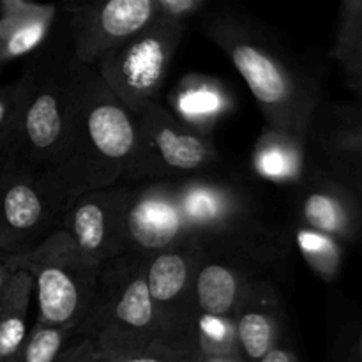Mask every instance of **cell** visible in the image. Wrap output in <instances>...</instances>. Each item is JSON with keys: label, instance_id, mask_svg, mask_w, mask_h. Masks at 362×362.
<instances>
[{"label": "cell", "instance_id": "cell-1", "mask_svg": "<svg viewBox=\"0 0 362 362\" xmlns=\"http://www.w3.org/2000/svg\"><path fill=\"white\" fill-rule=\"evenodd\" d=\"M197 20L198 30L246 81L265 126L310 138L320 106V81L313 69L297 62L265 27L239 11L209 6Z\"/></svg>", "mask_w": 362, "mask_h": 362}, {"label": "cell", "instance_id": "cell-2", "mask_svg": "<svg viewBox=\"0 0 362 362\" xmlns=\"http://www.w3.org/2000/svg\"><path fill=\"white\" fill-rule=\"evenodd\" d=\"M136 115L94 67L74 62L62 145L49 177L67 198L122 182L136 147Z\"/></svg>", "mask_w": 362, "mask_h": 362}, {"label": "cell", "instance_id": "cell-3", "mask_svg": "<svg viewBox=\"0 0 362 362\" xmlns=\"http://www.w3.org/2000/svg\"><path fill=\"white\" fill-rule=\"evenodd\" d=\"M173 189L187 230L205 250L237 258L264 276L292 253L290 230L265 221L239 184L200 175L173 180Z\"/></svg>", "mask_w": 362, "mask_h": 362}, {"label": "cell", "instance_id": "cell-4", "mask_svg": "<svg viewBox=\"0 0 362 362\" xmlns=\"http://www.w3.org/2000/svg\"><path fill=\"white\" fill-rule=\"evenodd\" d=\"M74 62L66 21L60 13L53 34L25 59L23 71L16 80L18 127L9 158L20 159L48 175L62 145Z\"/></svg>", "mask_w": 362, "mask_h": 362}, {"label": "cell", "instance_id": "cell-5", "mask_svg": "<svg viewBox=\"0 0 362 362\" xmlns=\"http://www.w3.org/2000/svg\"><path fill=\"white\" fill-rule=\"evenodd\" d=\"M76 336L88 339L106 361L158 341L159 315L145 281L144 258L124 253L101 264L94 297Z\"/></svg>", "mask_w": 362, "mask_h": 362}, {"label": "cell", "instance_id": "cell-6", "mask_svg": "<svg viewBox=\"0 0 362 362\" xmlns=\"http://www.w3.org/2000/svg\"><path fill=\"white\" fill-rule=\"evenodd\" d=\"M136 126V147L124 184L212 175L221 166L223 158L212 136L184 126L161 101L141 108Z\"/></svg>", "mask_w": 362, "mask_h": 362}, {"label": "cell", "instance_id": "cell-7", "mask_svg": "<svg viewBox=\"0 0 362 362\" xmlns=\"http://www.w3.org/2000/svg\"><path fill=\"white\" fill-rule=\"evenodd\" d=\"M9 260L13 267L30 274L37 304L35 320L76 331L94 297L101 265L81 255L62 230L28 255Z\"/></svg>", "mask_w": 362, "mask_h": 362}, {"label": "cell", "instance_id": "cell-8", "mask_svg": "<svg viewBox=\"0 0 362 362\" xmlns=\"http://www.w3.org/2000/svg\"><path fill=\"white\" fill-rule=\"evenodd\" d=\"M69 198L46 172L9 158L0 172V253L23 257L62 226Z\"/></svg>", "mask_w": 362, "mask_h": 362}, {"label": "cell", "instance_id": "cell-9", "mask_svg": "<svg viewBox=\"0 0 362 362\" xmlns=\"http://www.w3.org/2000/svg\"><path fill=\"white\" fill-rule=\"evenodd\" d=\"M186 28V23L158 16L94 66L106 87L134 115L151 103L159 101V92Z\"/></svg>", "mask_w": 362, "mask_h": 362}, {"label": "cell", "instance_id": "cell-10", "mask_svg": "<svg viewBox=\"0 0 362 362\" xmlns=\"http://www.w3.org/2000/svg\"><path fill=\"white\" fill-rule=\"evenodd\" d=\"M73 59L94 67L99 60L158 18L156 0H106L60 6Z\"/></svg>", "mask_w": 362, "mask_h": 362}, {"label": "cell", "instance_id": "cell-11", "mask_svg": "<svg viewBox=\"0 0 362 362\" xmlns=\"http://www.w3.org/2000/svg\"><path fill=\"white\" fill-rule=\"evenodd\" d=\"M129 184H113L85 191L69 202L62 230L81 255L105 264L126 253V211Z\"/></svg>", "mask_w": 362, "mask_h": 362}, {"label": "cell", "instance_id": "cell-12", "mask_svg": "<svg viewBox=\"0 0 362 362\" xmlns=\"http://www.w3.org/2000/svg\"><path fill=\"white\" fill-rule=\"evenodd\" d=\"M296 223L338 239L345 246L362 240V198L315 165L293 187Z\"/></svg>", "mask_w": 362, "mask_h": 362}, {"label": "cell", "instance_id": "cell-13", "mask_svg": "<svg viewBox=\"0 0 362 362\" xmlns=\"http://www.w3.org/2000/svg\"><path fill=\"white\" fill-rule=\"evenodd\" d=\"M202 246L189 233L182 243L144 258L145 281L159 315V338L168 343L193 311V285Z\"/></svg>", "mask_w": 362, "mask_h": 362}, {"label": "cell", "instance_id": "cell-14", "mask_svg": "<svg viewBox=\"0 0 362 362\" xmlns=\"http://www.w3.org/2000/svg\"><path fill=\"white\" fill-rule=\"evenodd\" d=\"M310 159L362 198V98L318 106L308 138Z\"/></svg>", "mask_w": 362, "mask_h": 362}, {"label": "cell", "instance_id": "cell-15", "mask_svg": "<svg viewBox=\"0 0 362 362\" xmlns=\"http://www.w3.org/2000/svg\"><path fill=\"white\" fill-rule=\"evenodd\" d=\"M189 237L173 180L131 186L126 211V253L147 258Z\"/></svg>", "mask_w": 362, "mask_h": 362}, {"label": "cell", "instance_id": "cell-16", "mask_svg": "<svg viewBox=\"0 0 362 362\" xmlns=\"http://www.w3.org/2000/svg\"><path fill=\"white\" fill-rule=\"evenodd\" d=\"M237 345L246 362H258L283 339V306L278 288L269 278L247 285L233 311Z\"/></svg>", "mask_w": 362, "mask_h": 362}, {"label": "cell", "instance_id": "cell-17", "mask_svg": "<svg viewBox=\"0 0 362 362\" xmlns=\"http://www.w3.org/2000/svg\"><path fill=\"white\" fill-rule=\"evenodd\" d=\"M257 278L267 276L237 258L202 247L193 285L194 310L214 317L232 318L244 290Z\"/></svg>", "mask_w": 362, "mask_h": 362}, {"label": "cell", "instance_id": "cell-18", "mask_svg": "<svg viewBox=\"0 0 362 362\" xmlns=\"http://www.w3.org/2000/svg\"><path fill=\"white\" fill-rule=\"evenodd\" d=\"M60 6L28 0H0V66L28 59L55 30Z\"/></svg>", "mask_w": 362, "mask_h": 362}, {"label": "cell", "instance_id": "cell-19", "mask_svg": "<svg viewBox=\"0 0 362 362\" xmlns=\"http://www.w3.org/2000/svg\"><path fill=\"white\" fill-rule=\"evenodd\" d=\"M166 108L184 126L212 136L216 126L233 110V98L228 87L218 78L191 73L170 92V105Z\"/></svg>", "mask_w": 362, "mask_h": 362}, {"label": "cell", "instance_id": "cell-20", "mask_svg": "<svg viewBox=\"0 0 362 362\" xmlns=\"http://www.w3.org/2000/svg\"><path fill=\"white\" fill-rule=\"evenodd\" d=\"M308 138L264 126L251 152V168L262 180L296 187L310 166Z\"/></svg>", "mask_w": 362, "mask_h": 362}, {"label": "cell", "instance_id": "cell-21", "mask_svg": "<svg viewBox=\"0 0 362 362\" xmlns=\"http://www.w3.org/2000/svg\"><path fill=\"white\" fill-rule=\"evenodd\" d=\"M34 299V283L23 269L14 267L0 297V362H13L28 334V313Z\"/></svg>", "mask_w": 362, "mask_h": 362}, {"label": "cell", "instance_id": "cell-22", "mask_svg": "<svg viewBox=\"0 0 362 362\" xmlns=\"http://www.w3.org/2000/svg\"><path fill=\"white\" fill-rule=\"evenodd\" d=\"M331 57L346 87L362 98V0H345L339 6Z\"/></svg>", "mask_w": 362, "mask_h": 362}, {"label": "cell", "instance_id": "cell-23", "mask_svg": "<svg viewBox=\"0 0 362 362\" xmlns=\"http://www.w3.org/2000/svg\"><path fill=\"white\" fill-rule=\"evenodd\" d=\"M292 246L297 247L308 267L325 283H332L341 274L345 262V244L325 233L296 223L290 230Z\"/></svg>", "mask_w": 362, "mask_h": 362}, {"label": "cell", "instance_id": "cell-24", "mask_svg": "<svg viewBox=\"0 0 362 362\" xmlns=\"http://www.w3.org/2000/svg\"><path fill=\"white\" fill-rule=\"evenodd\" d=\"M74 336V329L35 320L13 362H55Z\"/></svg>", "mask_w": 362, "mask_h": 362}, {"label": "cell", "instance_id": "cell-25", "mask_svg": "<svg viewBox=\"0 0 362 362\" xmlns=\"http://www.w3.org/2000/svg\"><path fill=\"white\" fill-rule=\"evenodd\" d=\"M18 101L16 81L0 87V154L7 159L13 154L16 141Z\"/></svg>", "mask_w": 362, "mask_h": 362}, {"label": "cell", "instance_id": "cell-26", "mask_svg": "<svg viewBox=\"0 0 362 362\" xmlns=\"http://www.w3.org/2000/svg\"><path fill=\"white\" fill-rule=\"evenodd\" d=\"M209 6V0H156L158 16L186 25L189 20L200 16Z\"/></svg>", "mask_w": 362, "mask_h": 362}, {"label": "cell", "instance_id": "cell-27", "mask_svg": "<svg viewBox=\"0 0 362 362\" xmlns=\"http://www.w3.org/2000/svg\"><path fill=\"white\" fill-rule=\"evenodd\" d=\"M108 362H186V357L163 343H152L147 349Z\"/></svg>", "mask_w": 362, "mask_h": 362}, {"label": "cell", "instance_id": "cell-28", "mask_svg": "<svg viewBox=\"0 0 362 362\" xmlns=\"http://www.w3.org/2000/svg\"><path fill=\"white\" fill-rule=\"evenodd\" d=\"M55 362H108L88 339L74 336Z\"/></svg>", "mask_w": 362, "mask_h": 362}, {"label": "cell", "instance_id": "cell-29", "mask_svg": "<svg viewBox=\"0 0 362 362\" xmlns=\"http://www.w3.org/2000/svg\"><path fill=\"white\" fill-rule=\"evenodd\" d=\"M258 362H299L296 350L290 349L285 341H279L274 349L269 350Z\"/></svg>", "mask_w": 362, "mask_h": 362}, {"label": "cell", "instance_id": "cell-30", "mask_svg": "<svg viewBox=\"0 0 362 362\" xmlns=\"http://www.w3.org/2000/svg\"><path fill=\"white\" fill-rule=\"evenodd\" d=\"M13 272H14V267H13V264H11L9 257H6V255L0 253V297H2L4 290H6L7 283H9Z\"/></svg>", "mask_w": 362, "mask_h": 362}, {"label": "cell", "instance_id": "cell-31", "mask_svg": "<svg viewBox=\"0 0 362 362\" xmlns=\"http://www.w3.org/2000/svg\"><path fill=\"white\" fill-rule=\"evenodd\" d=\"M350 362H362V318L350 346Z\"/></svg>", "mask_w": 362, "mask_h": 362}, {"label": "cell", "instance_id": "cell-32", "mask_svg": "<svg viewBox=\"0 0 362 362\" xmlns=\"http://www.w3.org/2000/svg\"><path fill=\"white\" fill-rule=\"evenodd\" d=\"M186 362H246L240 356H216V357H197L186 359Z\"/></svg>", "mask_w": 362, "mask_h": 362}, {"label": "cell", "instance_id": "cell-33", "mask_svg": "<svg viewBox=\"0 0 362 362\" xmlns=\"http://www.w3.org/2000/svg\"><path fill=\"white\" fill-rule=\"evenodd\" d=\"M6 161H7L6 156L0 154V172H2V168H4V165H6Z\"/></svg>", "mask_w": 362, "mask_h": 362}]
</instances>
